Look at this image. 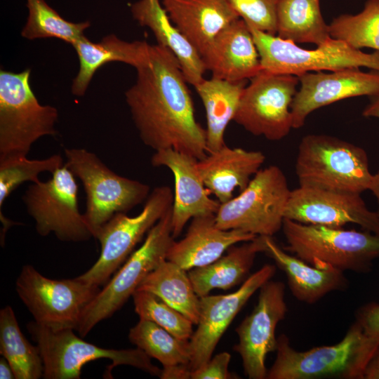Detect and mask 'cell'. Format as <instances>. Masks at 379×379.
<instances>
[{"instance_id":"8fae6325","label":"cell","mask_w":379,"mask_h":379,"mask_svg":"<svg viewBox=\"0 0 379 379\" xmlns=\"http://www.w3.org/2000/svg\"><path fill=\"white\" fill-rule=\"evenodd\" d=\"M15 290L36 324L53 330H77L86 308L100 288L78 277L49 279L25 265L16 279Z\"/></svg>"},{"instance_id":"e0dca14e","label":"cell","mask_w":379,"mask_h":379,"mask_svg":"<svg viewBox=\"0 0 379 379\" xmlns=\"http://www.w3.org/2000/svg\"><path fill=\"white\" fill-rule=\"evenodd\" d=\"M284 219L303 224L342 227L356 224L379 234V218L360 194L302 187L291 190Z\"/></svg>"},{"instance_id":"f1b7e54d","label":"cell","mask_w":379,"mask_h":379,"mask_svg":"<svg viewBox=\"0 0 379 379\" xmlns=\"http://www.w3.org/2000/svg\"><path fill=\"white\" fill-rule=\"evenodd\" d=\"M136 291H145L180 312L194 324L199 318V297L186 270L164 259L140 283Z\"/></svg>"},{"instance_id":"7bdbcfd3","label":"cell","mask_w":379,"mask_h":379,"mask_svg":"<svg viewBox=\"0 0 379 379\" xmlns=\"http://www.w3.org/2000/svg\"><path fill=\"white\" fill-rule=\"evenodd\" d=\"M0 378L12 379L15 378L13 371L7 360L3 357L0 359Z\"/></svg>"},{"instance_id":"1f68e13d","label":"cell","mask_w":379,"mask_h":379,"mask_svg":"<svg viewBox=\"0 0 379 379\" xmlns=\"http://www.w3.org/2000/svg\"><path fill=\"white\" fill-rule=\"evenodd\" d=\"M131 343L163 367L177 364L189 365L191 360L190 340H180L157 324L140 319L128 333Z\"/></svg>"},{"instance_id":"ffe728a7","label":"cell","mask_w":379,"mask_h":379,"mask_svg":"<svg viewBox=\"0 0 379 379\" xmlns=\"http://www.w3.org/2000/svg\"><path fill=\"white\" fill-rule=\"evenodd\" d=\"M201 58L212 77L230 81L251 79L262 69L251 29L240 18L215 36Z\"/></svg>"},{"instance_id":"3957f363","label":"cell","mask_w":379,"mask_h":379,"mask_svg":"<svg viewBox=\"0 0 379 379\" xmlns=\"http://www.w3.org/2000/svg\"><path fill=\"white\" fill-rule=\"evenodd\" d=\"M284 248L317 267L367 272L379 258V234L284 219Z\"/></svg>"},{"instance_id":"d6a6232c","label":"cell","mask_w":379,"mask_h":379,"mask_svg":"<svg viewBox=\"0 0 379 379\" xmlns=\"http://www.w3.org/2000/svg\"><path fill=\"white\" fill-rule=\"evenodd\" d=\"M29 15L21 32L22 37L33 40L57 38L73 45L84 36L89 21L72 22L60 16L45 0H27Z\"/></svg>"},{"instance_id":"277c9868","label":"cell","mask_w":379,"mask_h":379,"mask_svg":"<svg viewBox=\"0 0 379 379\" xmlns=\"http://www.w3.org/2000/svg\"><path fill=\"white\" fill-rule=\"evenodd\" d=\"M295 168L299 186L356 194L368 190L373 175L364 149L323 134L302 138Z\"/></svg>"},{"instance_id":"9a60e30c","label":"cell","mask_w":379,"mask_h":379,"mask_svg":"<svg viewBox=\"0 0 379 379\" xmlns=\"http://www.w3.org/2000/svg\"><path fill=\"white\" fill-rule=\"evenodd\" d=\"M259 290L253 310L236 328L239 343L234 347L250 379L267 378L266 356L276 351V328L287 312L283 282L270 279Z\"/></svg>"},{"instance_id":"484cf974","label":"cell","mask_w":379,"mask_h":379,"mask_svg":"<svg viewBox=\"0 0 379 379\" xmlns=\"http://www.w3.org/2000/svg\"><path fill=\"white\" fill-rule=\"evenodd\" d=\"M72 46L79 57V69L71 89L74 95L82 96L95 72L102 65L121 62L136 68L145 59L150 45L145 41H126L109 34L98 43L84 36Z\"/></svg>"},{"instance_id":"f546056e","label":"cell","mask_w":379,"mask_h":379,"mask_svg":"<svg viewBox=\"0 0 379 379\" xmlns=\"http://www.w3.org/2000/svg\"><path fill=\"white\" fill-rule=\"evenodd\" d=\"M277 21V36L295 44L318 46L331 37L319 0H279Z\"/></svg>"},{"instance_id":"7402d4cb","label":"cell","mask_w":379,"mask_h":379,"mask_svg":"<svg viewBox=\"0 0 379 379\" xmlns=\"http://www.w3.org/2000/svg\"><path fill=\"white\" fill-rule=\"evenodd\" d=\"M265 160L260 151L225 145L198 160L197 168L205 187L222 204L234 197L236 189L241 192L247 187Z\"/></svg>"},{"instance_id":"836d02e7","label":"cell","mask_w":379,"mask_h":379,"mask_svg":"<svg viewBox=\"0 0 379 379\" xmlns=\"http://www.w3.org/2000/svg\"><path fill=\"white\" fill-rule=\"evenodd\" d=\"M330 36L360 50L379 51V0H368L359 13L343 14L328 25Z\"/></svg>"},{"instance_id":"d4e9b609","label":"cell","mask_w":379,"mask_h":379,"mask_svg":"<svg viewBox=\"0 0 379 379\" xmlns=\"http://www.w3.org/2000/svg\"><path fill=\"white\" fill-rule=\"evenodd\" d=\"M131 11L141 26L151 29L157 44L175 55L188 84L194 86L204 79L206 69L200 53L173 24L159 0H139Z\"/></svg>"},{"instance_id":"4dcf8cb0","label":"cell","mask_w":379,"mask_h":379,"mask_svg":"<svg viewBox=\"0 0 379 379\" xmlns=\"http://www.w3.org/2000/svg\"><path fill=\"white\" fill-rule=\"evenodd\" d=\"M0 353L11 366L15 379L43 377L44 364L40 351L22 334L10 305L0 310Z\"/></svg>"},{"instance_id":"8d00e7d4","label":"cell","mask_w":379,"mask_h":379,"mask_svg":"<svg viewBox=\"0 0 379 379\" xmlns=\"http://www.w3.org/2000/svg\"><path fill=\"white\" fill-rule=\"evenodd\" d=\"M240 18L251 27L270 34L277 32L279 0H227Z\"/></svg>"},{"instance_id":"d6986e66","label":"cell","mask_w":379,"mask_h":379,"mask_svg":"<svg viewBox=\"0 0 379 379\" xmlns=\"http://www.w3.org/2000/svg\"><path fill=\"white\" fill-rule=\"evenodd\" d=\"M197 159L171 149L155 151L151 158L154 167L165 166L175 180L171 208L172 234L174 238L182 232L187 222L194 217L215 214L220 203L209 197L197 168Z\"/></svg>"},{"instance_id":"6da1fadb","label":"cell","mask_w":379,"mask_h":379,"mask_svg":"<svg viewBox=\"0 0 379 379\" xmlns=\"http://www.w3.org/2000/svg\"><path fill=\"white\" fill-rule=\"evenodd\" d=\"M125 93L142 142L154 151L171 149L201 160L208 154L206 131L197 121L187 81L175 55L149 46Z\"/></svg>"},{"instance_id":"2e32d148","label":"cell","mask_w":379,"mask_h":379,"mask_svg":"<svg viewBox=\"0 0 379 379\" xmlns=\"http://www.w3.org/2000/svg\"><path fill=\"white\" fill-rule=\"evenodd\" d=\"M275 272L274 265L266 264L251 274L234 292L225 295L208 294L199 298V321L190 340L191 360L188 366L191 372L208 362L234 318Z\"/></svg>"},{"instance_id":"74e56055","label":"cell","mask_w":379,"mask_h":379,"mask_svg":"<svg viewBox=\"0 0 379 379\" xmlns=\"http://www.w3.org/2000/svg\"><path fill=\"white\" fill-rule=\"evenodd\" d=\"M231 355L227 352H220L201 368L191 372L192 379H227L233 378L228 370Z\"/></svg>"},{"instance_id":"7a4b0ae2","label":"cell","mask_w":379,"mask_h":379,"mask_svg":"<svg viewBox=\"0 0 379 379\" xmlns=\"http://www.w3.org/2000/svg\"><path fill=\"white\" fill-rule=\"evenodd\" d=\"M379 342L365 333L356 321L343 338L332 345L307 351L294 349L288 337H277V356L267 371L268 379H364Z\"/></svg>"},{"instance_id":"ba28073f","label":"cell","mask_w":379,"mask_h":379,"mask_svg":"<svg viewBox=\"0 0 379 379\" xmlns=\"http://www.w3.org/2000/svg\"><path fill=\"white\" fill-rule=\"evenodd\" d=\"M171 208L152 227L143 244L131 254L86 308L77 330L80 337H85L97 324L119 310L143 279L166 259L174 241Z\"/></svg>"},{"instance_id":"e575fe53","label":"cell","mask_w":379,"mask_h":379,"mask_svg":"<svg viewBox=\"0 0 379 379\" xmlns=\"http://www.w3.org/2000/svg\"><path fill=\"white\" fill-rule=\"evenodd\" d=\"M60 154L43 159H29L27 157H0V211L6 199L25 182H38L44 172L51 174L64 166Z\"/></svg>"},{"instance_id":"f35d334b","label":"cell","mask_w":379,"mask_h":379,"mask_svg":"<svg viewBox=\"0 0 379 379\" xmlns=\"http://www.w3.org/2000/svg\"><path fill=\"white\" fill-rule=\"evenodd\" d=\"M357 322L365 333L379 342V303L371 302L358 309Z\"/></svg>"},{"instance_id":"ac0fdd59","label":"cell","mask_w":379,"mask_h":379,"mask_svg":"<svg viewBox=\"0 0 379 379\" xmlns=\"http://www.w3.org/2000/svg\"><path fill=\"white\" fill-rule=\"evenodd\" d=\"M300 88L292 105L293 128H300L316 109L352 97L379 95V72H364L348 68L325 73L307 72L298 76Z\"/></svg>"},{"instance_id":"ab89813d","label":"cell","mask_w":379,"mask_h":379,"mask_svg":"<svg viewBox=\"0 0 379 379\" xmlns=\"http://www.w3.org/2000/svg\"><path fill=\"white\" fill-rule=\"evenodd\" d=\"M159 378L161 379L191 378V371L187 364H177L163 367Z\"/></svg>"},{"instance_id":"9c48e42d","label":"cell","mask_w":379,"mask_h":379,"mask_svg":"<svg viewBox=\"0 0 379 379\" xmlns=\"http://www.w3.org/2000/svg\"><path fill=\"white\" fill-rule=\"evenodd\" d=\"M249 27V26H248ZM262 70L296 76L310 72L337 71L367 67L379 72V51L366 53L330 37L314 49H305L284 39L249 27Z\"/></svg>"},{"instance_id":"4fadbf2b","label":"cell","mask_w":379,"mask_h":379,"mask_svg":"<svg viewBox=\"0 0 379 379\" xmlns=\"http://www.w3.org/2000/svg\"><path fill=\"white\" fill-rule=\"evenodd\" d=\"M37 233H53L62 241L80 242L93 237L78 205L76 177L64 164L46 181L32 183L22 196Z\"/></svg>"},{"instance_id":"8992f818","label":"cell","mask_w":379,"mask_h":379,"mask_svg":"<svg viewBox=\"0 0 379 379\" xmlns=\"http://www.w3.org/2000/svg\"><path fill=\"white\" fill-rule=\"evenodd\" d=\"M64 152L65 165L84 186V215L93 237L115 214L126 213L146 201L151 192L148 185L112 171L93 152L83 148H67Z\"/></svg>"},{"instance_id":"30bf717a","label":"cell","mask_w":379,"mask_h":379,"mask_svg":"<svg viewBox=\"0 0 379 379\" xmlns=\"http://www.w3.org/2000/svg\"><path fill=\"white\" fill-rule=\"evenodd\" d=\"M291 191L279 167L260 168L239 195L220 204L215 213L216 225L222 230L272 237L282 228Z\"/></svg>"},{"instance_id":"44dd1931","label":"cell","mask_w":379,"mask_h":379,"mask_svg":"<svg viewBox=\"0 0 379 379\" xmlns=\"http://www.w3.org/2000/svg\"><path fill=\"white\" fill-rule=\"evenodd\" d=\"M256 237L242 230L220 229L215 214L199 215L192 219L185 237L171 244L166 260L188 271L214 262L231 246Z\"/></svg>"},{"instance_id":"603a6c76","label":"cell","mask_w":379,"mask_h":379,"mask_svg":"<svg viewBox=\"0 0 379 379\" xmlns=\"http://www.w3.org/2000/svg\"><path fill=\"white\" fill-rule=\"evenodd\" d=\"M161 5L201 56L222 29L239 18L227 0H161Z\"/></svg>"},{"instance_id":"5bb4252c","label":"cell","mask_w":379,"mask_h":379,"mask_svg":"<svg viewBox=\"0 0 379 379\" xmlns=\"http://www.w3.org/2000/svg\"><path fill=\"white\" fill-rule=\"evenodd\" d=\"M298 84L296 75L262 69L246 86L234 121L255 136L283 139L293 128L291 108Z\"/></svg>"},{"instance_id":"60d3db41","label":"cell","mask_w":379,"mask_h":379,"mask_svg":"<svg viewBox=\"0 0 379 379\" xmlns=\"http://www.w3.org/2000/svg\"><path fill=\"white\" fill-rule=\"evenodd\" d=\"M364 379H379V348L369 361Z\"/></svg>"},{"instance_id":"52a82bcc","label":"cell","mask_w":379,"mask_h":379,"mask_svg":"<svg viewBox=\"0 0 379 379\" xmlns=\"http://www.w3.org/2000/svg\"><path fill=\"white\" fill-rule=\"evenodd\" d=\"M27 329L40 351L43 378L46 379H79L82 367L100 359L112 361L108 375H111L113 368L119 365L131 366L159 377L161 372L152 363L151 357L138 347L103 348L84 341L74 333L73 329L53 330L34 321L27 324Z\"/></svg>"},{"instance_id":"d590c367","label":"cell","mask_w":379,"mask_h":379,"mask_svg":"<svg viewBox=\"0 0 379 379\" xmlns=\"http://www.w3.org/2000/svg\"><path fill=\"white\" fill-rule=\"evenodd\" d=\"M132 297L140 319L157 324L180 340H190L194 324L180 312L149 291H135Z\"/></svg>"},{"instance_id":"7c38bea8","label":"cell","mask_w":379,"mask_h":379,"mask_svg":"<svg viewBox=\"0 0 379 379\" xmlns=\"http://www.w3.org/2000/svg\"><path fill=\"white\" fill-rule=\"evenodd\" d=\"M173 203L172 190L168 186H159L150 192L138 215L115 214L94 237L100 244L99 258L88 270L78 277L98 286L105 284L145 234L172 208Z\"/></svg>"},{"instance_id":"ee69618b","label":"cell","mask_w":379,"mask_h":379,"mask_svg":"<svg viewBox=\"0 0 379 379\" xmlns=\"http://www.w3.org/2000/svg\"><path fill=\"white\" fill-rule=\"evenodd\" d=\"M368 190L371 191L377 199L378 210L376 213L379 218V171L375 174L373 175Z\"/></svg>"},{"instance_id":"b9f144b4","label":"cell","mask_w":379,"mask_h":379,"mask_svg":"<svg viewBox=\"0 0 379 379\" xmlns=\"http://www.w3.org/2000/svg\"><path fill=\"white\" fill-rule=\"evenodd\" d=\"M363 115L366 117L379 119V95L373 97L371 102L365 107Z\"/></svg>"},{"instance_id":"83f0119b","label":"cell","mask_w":379,"mask_h":379,"mask_svg":"<svg viewBox=\"0 0 379 379\" xmlns=\"http://www.w3.org/2000/svg\"><path fill=\"white\" fill-rule=\"evenodd\" d=\"M246 81H230L211 77L194 86L204 105L207 128V153L215 152L225 145L227 126L234 121Z\"/></svg>"},{"instance_id":"5b68a950","label":"cell","mask_w":379,"mask_h":379,"mask_svg":"<svg viewBox=\"0 0 379 379\" xmlns=\"http://www.w3.org/2000/svg\"><path fill=\"white\" fill-rule=\"evenodd\" d=\"M30 74L0 71V157H27L40 138L57 134L58 109L39 102Z\"/></svg>"},{"instance_id":"4316f807","label":"cell","mask_w":379,"mask_h":379,"mask_svg":"<svg viewBox=\"0 0 379 379\" xmlns=\"http://www.w3.org/2000/svg\"><path fill=\"white\" fill-rule=\"evenodd\" d=\"M263 236H258L240 246H232L214 262L188 270L194 291L200 298L215 288L228 290L249 276L256 255L264 253Z\"/></svg>"},{"instance_id":"cb8c5ba5","label":"cell","mask_w":379,"mask_h":379,"mask_svg":"<svg viewBox=\"0 0 379 379\" xmlns=\"http://www.w3.org/2000/svg\"><path fill=\"white\" fill-rule=\"evenodd\" d=\"M265 251L286 274L293 295L299 301L314 304L327 294L348 286L344 272L328 267H315L281 248L272 237L263 236Z\"/></svg>"}]
</instances>
